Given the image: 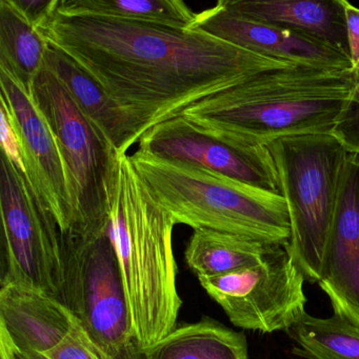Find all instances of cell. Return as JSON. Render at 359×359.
<instances>
[{
	"mask_svg": "<svg viewBox=\"0 0 359 359\" xmlns=\"http://www.w3.org/2000/svg\"><path fill=\"white\" fill-rule=\"evenodd\" d=\"M268 148L289 210L287 250L306 280L318 283L348 150L333 134L280 138Z\"/></svg>",
	"mask_w": 359,
	"mask_h": 359,
	"instance_id": "5",
	"label": "cell"
},
{
	"mask_svg": "<svg viewBox=\"0 0 359 359\" xmlns=\"http://www.w3.org/2000/svg\"><path fill=\"white\" fill-rule=\"evenodd\" d=\"M310 359H359V325L339 315L319 318L306 313L290 331Z\"/></svg>",
	"mask_w": 359,
	"mask_h": 359,
	"instance_id": "21",
	"label": "cell"
},
{
	"mask_svg": "<svg viewBox=\"0 0 359 359\" xmlns=\"http://www.w3.org/2000/svg\"><path fill=\"white\" fill-rule=\"evenodd\" d=\"M45 355L50 359H104L79 320L71 333Z\"/></svg>",
	"mask_w": 359,
	"mask_h": 359,
	"instance_id": "22",
	"label": "cell"
},
{
	"mask_svg": "<svg viewBox=\"0 0 359 359\" xmlns=\"http://www.w3.org/2000/svg\"><path fill=\"white\" fill-rule=\"evenodd\" d=\"M189 30L201 31L253 53L296 66L353 69L346 52L311 35L235 13L224 6V0L196 13Z\"/></svg>",
	"mask_w": 359,
	"mask_h": 359,
	"instance_id": "12",
	"label": "cell"
},
{
	"mask_svg": "<svg viewBox=\"0 0 359 359\" xmlns=\"http://www.w3.org/2000/svg\"><path fill=\"white\" fill-rule=\"evenodd\" d=\"M0 359H50L45 354H30L16 350L5 336L0 335Z\"/></svg>",
	"mask_w": 359,
	"mask_h": 359,
	"instance_id": "26",
	"label": "cell"
},
{
	"mask_svg": "<svg viewBox=\"0 0 359 359\" xmlns=\"http://www.w3.org/2000/svg\"><path fill=\"white\" fill-rule=\"evenodd\" d=\"M10 3L36 29L54 11L57 0H10Z\"/></svg>",
	"mask_w": 359,
	"mask_h": 359,
	"instance_id": "24",
	"label": "cell"
},
{
	"mask_svg": "<svg viewBox=\"0 0 359 359\" xmlns=\"http://www.w3.org/2000/svg\"><path fill=\"white\" fill-rule=\"evenodd\" d=\"M30 97L45 117L62 156L73 213L69 234L104 230L121 154L47 69L37 75Z\"/></svg>",
	"mask_w": 359,
	"mask_h": 359,
	"instance_id": "6",
	"label": "cell"
},
{
	"mask_svg": "<svg viewBox=\"0 0 359 359\" xmlns=\"http://www.w3.org/2000/svg\"><path fill=\"white\" fill-rule=\"evenodd\" d=\"M355 72V87L353 90L352 98H351L350 108H354V107H359V62L354 68Z\"/></svg>",
	"mask_w": 359,
	"mask_h": 359,
	"instance_id": "27",
	"label": "cell"
},
{
	"mask_svg": "<svg viewBox=\"0 0 359 359\" xmlns=\"http://www.w3.org/2000/svg\"><path fill=\"white\" fill-rule=\"evenodd\" d=\"M142 152L182 161L281 194L268 147H238L222 142L177 116L151 128L140 138Z\"/></svg>",
	"mask_w": 359,
	"mask_h": 359,
	"instance_id": "10",
	"label": "cell"
},
{
	"mask_svg": "<svg viewBox=\"0 0 359 359\" xmlns=\"http://www.w3.org/2000/svg\"><path fill=\"white\" fill-rule=\"evenodd\" d=\"M1 107L20 142L25 175L62 235L72 230L68 182L55 138L32 98L5 69L0 68Z\"/></svg>",
	"mask_w": 359,
	"mask_h": 359,
	"instance_id": "11",
	"label": "cell"
},
{
	"mask_svg": "<svg viewBox=\"0 0 359 359\" xmlns=\"http://www.w3.org/2000/svg\"><path fill=\"white\" fill-rule=\"evenodd\" d=\"M332 134L341 142L348 153L359 155V107H348Z\"/></svg>",
	"mask_w": 359,
	"mask_h": 359,
	"instance_id": "23",
	"label": "cell"
},
{
	"mask_svg": "<svg viewBox=\"0 0 359 359\" xmlns=\"http://www.w3.org/2000/svg\"><path fill=\"white\" fill-rule=\"evenodd\" d=\"M142 353L144 359H250L245 334L210 318L175 327Z\"/></svg>",
	"mask_w": 359,
	"mask_h": 359,
	"instance_id": "18",
	"label": "cell"
},
{
	"mask_svg": "<svg viewBox=\"0 0 359 359\" xmlns=\"http://www.w3.org/2000/svg\"><path fill=\"white\" fill-rule=\"evenodd\" d=\"M198 280L231 323L241 329L290 332L306 314V279L287 247L257 266L222 276L198 277Z\"/></svg>",
	"mask_w": 359,
	"mask_h": 359,
	"instance_id": "9",
	"label": "cell"
},
{
	"mask_svg": "<svg viewBox=\"0 0 359 359\" xmlns=\"http://www.w3.org/2000/svg\"><path fill=\"white\" fill-rule=\"evenodd\" d=\"M341 4L346 18L348 54L354 69L359 62V9L346 0H341Z\"/></svg>",
	"mask_w": 359,
	"mask_h": 359,
	"instance_id": "25",
	"label": "cell"
},
{
	"mask_svg": "<svg viewBox=\"0 0 359 359\" xmlns=\"http://www.w3.org/2000/svg\"><path fill=\"white\" fill-rule=\"evenodd\" d=\"M354 87L353 69L285 67L199 100L180 116L234 146L268 147L280 138L333 133Z\"/></svg>",
	"mask_w": 359,
	"mask_h": 359,
	"instance_id": "2",
	"label": "cell"
},
{
	"mask_svg": "<svg viewBox=\"0 0 359 359\" xmlns=\"http://www.w3.org/2000/svg\"><path fill=\"white\" fill-rule=\"evenodd\" d=\"M45 68L57 77L81 113L106 136L119 154H126L146 133L144 125L129 114L100 83L51 45L46 55Z\"/></svg>",
	"mask_w": 359,
	"mask_h": 359,
	"instance_id": "15",
	"label": "cell"
},
{
	"mask_svg": "<svg viewBox=\"0 0 359 359\" xmlns=\"http://www.w3.org/2000/svg\"><path fill=\"white\" fill-rule=\"evenodd\" d=\"M1 285L48 294L65 304L62 233L22 170L1 152Z\"/></svg>",
	"mask_w": 359,
	"mask_h": 359,
	"instance_id": "8",
	"label": "cell"
},
{
	"mask_svg": "<svg viewBox=\"0 0 359 359\" xmlns=\"http://www.w3.org/2000/svg\"><path fill=\"white\" fill-rule=\"evenodd\" d=\"M65 304L104 359H144L108 226L62 235Z\"/></svg>",
	"mask_w": 359,
	"mask_h": 359,
	"instance_id": "7",
	"label": "cell"
},
{
	"mask_svg": "<svg viewBox=\"0 0 359 359\" xmlns=\"http://www.w3.org/2000/svg\"><path fill=\"white\" fill-rule=\"evenodd\" d=\"M76 323L68 306L48 294L12 283L0 287V335L20 352L46 354Z\"/></svg>",
	"mask_w": 359,
	"mask_h": 359,
	"instance_id": "14",
	"label": "cell"
},
{
	"mask_svg": "<svg viewBox=\"0 0 359 359\" xmlns=\"http://www.w3.org/2000/svg\"><path fill=\"white\" fill-rule=\"evenodd\" d=\"M285 245L211 229H196L187 245L188 266L198 277L222 276L262 264Z\"/></svg>",
	"mask_w": 359,
	"mask_h": 359,
	"instance_id": "17",
	"label": "cell"
},
{
	"mask_svg": "<svg viewBox=\"0 0 359 359\" xmlns=\"http://www.w3.org/2000/svg\"><path fill=\"white\" fill-rule=\"evenodd\" d=\"M49 43L13 6L0 1V68L31 95L33 83L45 68Z\"/></svg>",
	"mask_w": 359,
	"mask_h": 359,
	"instance_id": "19",
	"label": "cell"
},
{
	"mask_svg": "<svg viewBox=\"0 0 359 359\" xmlns=\"http://www.w3.org/2000/svg\"><path fill=\"white\" fill-rule=\"evenodd\" d=\"M334 314L359 325V155L348 153L318 281Z\"/></svg>",
	"mask_w": 359,
	"mask_h": 359,
	"instance_id": "13",
	"label": "cell"
},
{
	"mask_svg": "<svg viewBox=\"0 0 359 359\" xmlns=\"http://www.w3.org/2000/svg\"><path fill=\"white\" fill-rule=\"evenodd\" d=\"M224 4L235 13L311 35L348 54L341 0H224Z\"/></svg>",
	"mask_w": 359,
	"mask_h": 359,
	"instance_id": "16",
	"label": "cell"
},
{
	"mask_svg": "<svg viewBox=\"0 0 359 359\" xmlns=\"http://www.w3.org/2000/svg\"><path fill=\"white\" fill-rule=\"evenodd\" d=\"M65 16H92L189 30L196 13L180 0H57Z\"/></svg>",
	"mask_w": 359,
	"mask_h": 359,
	"instance_id": "20",
	"label": "cell"
},
{
	"mask_svg": "<svg viewBox=\"0 0 359 359\" xmlns=\"http://www.w3.org/2000/svg\"><path fill=\"white\" fill-rule=\"evenodd\" d=\"M130 157L155 198L176 224L285 247L289 243L291 222L283 195L140 150Z\"/></svg>",
	"mask_w": 359,
	"mask_h": 359,
	"instance_id": "4",
	"label": "cell"
},
{
	"mask_svg": "<svg viewBox=\"0 0 359 359\" xmlns=\"http://www.w3.org/2000/svg\"><path fill=\"white\" fill-rule=\"evenodd\" d=\"M146 132L254 75L296 66L201 31L54 11L37 27Z\"/></svg>",
	"mask_w": 359,
	"mask_h": 359,
	"instance_id": "1",
	"label": "cell"
},
{
	"mask_svg": "<svg viewBox=\"0 0 359 359\" xmlns=\"http://www.w3.org/2000/svg\"><path fill=\"white\" fill-rule=\"evenodd\" d=\"M176 224L136 171L130 155H119L108 232L142 350L173 331L177 323L182 299L172 245Z\"/></svg>",
	"mask_w": 359,
	"mask_h": 359,
	"instance_id": "3",
	"label": "cell"
}]
</instances>
